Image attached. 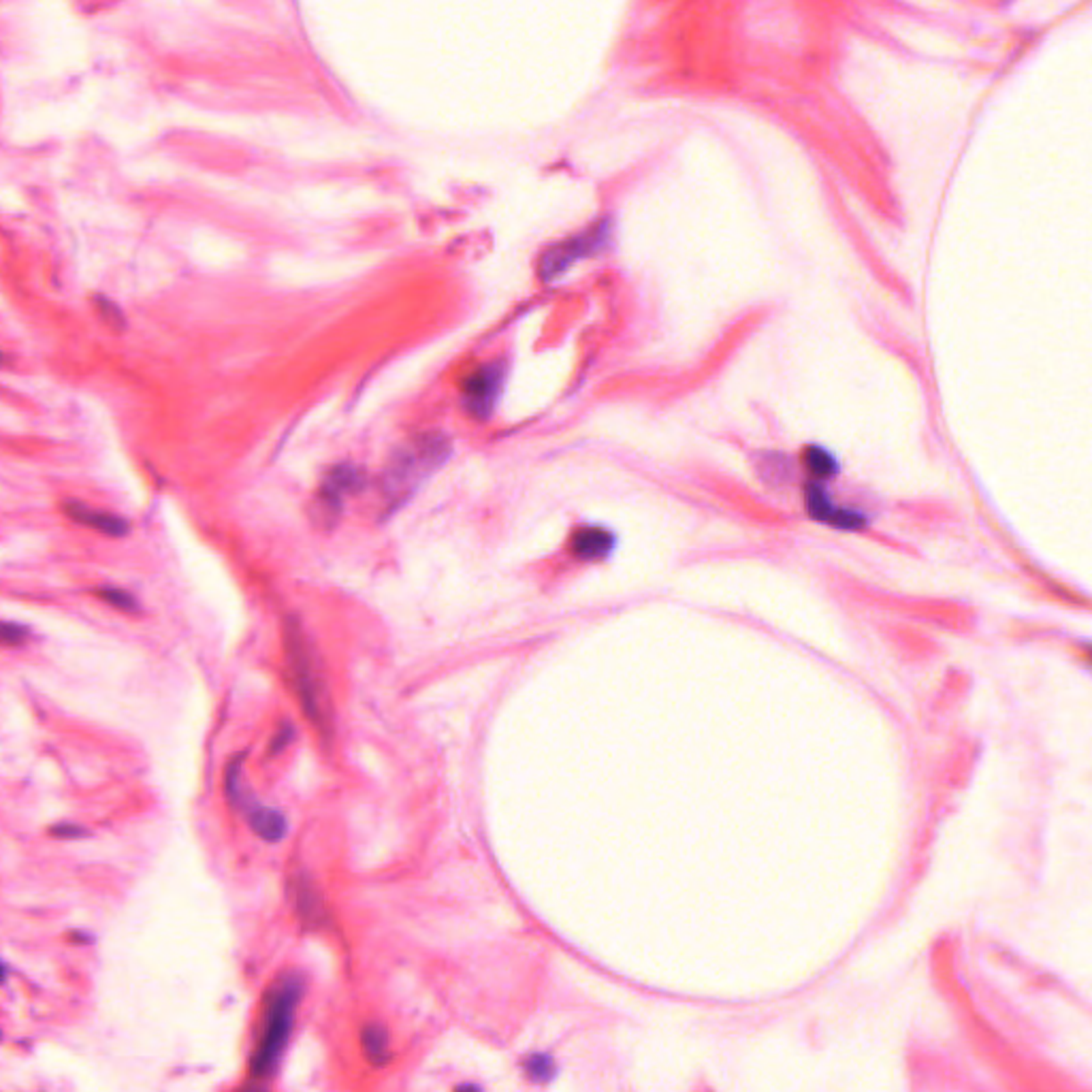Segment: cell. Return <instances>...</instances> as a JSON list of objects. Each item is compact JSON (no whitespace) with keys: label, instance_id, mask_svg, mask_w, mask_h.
<instances>
[{"label":"cell","instance_id":"obj_6","mask_svg":"<svg viewBox=\"0 0 1092 1092\" xmlns=\"http://www.w3.org/2000/svg\"><path fill=\"white\" fill-rule=\"evenodd\" d=\"M288 889H291L293 907L305 926L322 928L329 924V911H327L325 900H322L312 879L303 875V873H297Z\"/></svg>","mask_w":1092,"mask_h":1092},{"label":"cell","instance_id":"obj_10","mask_svg":"<svg viewBox=\"0 0 1092 1092\" xmlns=\"http://www.w3.org/2000/svg\"><path fill=\"white\" fill-rule=\"evenodd\" d=\"M361 487V474L354 467H335L329 474V478L322 483L320 501L329 508H337L342 504L343 495L352 493L354 489Z\"/></svg>","mask_w":1092,"mask_h":1092},{"label":"cell","instance_id":"obj_22","mask_svg":"<svg viewBox=\"0 0 1092 1092\" xmlns=\"http://www.w3.org/2000/svg\"><path fill=\"white\" fill-rule=\"evenodd\" d=\"M0 1037H3V1033H0Z\"/></svg>","mask_w":1092,"mask_h":1092},{"label":"cell","instance_id":"obj_12","mask_svg":"<svg viewBox=\"0 0 1092 1092\" xmlns=\"http://www.w3.org/2000/svg\"><path fill=\"white\" fill-rule=\"evenodd\" d=\"M361 1041H363V1050L365 1054H368V1061L371 1064L382 1067L385 1063H389V1058H391L389 1033H386L385 1026L368 1024L361 1033Z\"/></svg>","mask_w":1092,"mask_h":1092},{"label":"cell","instance_id":"obj_5","mask_svg":"<svg viewBox=\"0 0 1092 1092\" xmlns=\"http://www.w3.org/2000/svg\"><path fill=\"white\" fill-rule=\"evenodd\" d=\"M504 363L483 365L463 382V403L476 418H489L504 389Z\"/></svg>","mask_w":1092,"mask_h":1092},{"label":"cell","instance_id":"obj_13","mask_svg":"<svg viewBox=\"0 0 1092 1092\" xmlns=\"http://www.w3.org/2000/svg\"><path fill=\"white\" fill-rule=\"evenodd\" d=\"M95 593L103 600V602L112 606V608L122 610V613H136V610H139V602H136L135 595L128 593L127 589H122V587L103 585V587H96Z\"/></svg>","mask_w":1092,"mask_h":1092},{"label":"cell","instance_id":"obj_1","mask_svg":"<svg viewBox=\"0 0 1092 1092\" xmlns=\"http://www.w3.org/2000/svg\"><path fill=\"white\" fill-rule=\"evenodd\" d=\"M303 997V980L297 973H284L269 986L263 1005V1022L250 1058V1078L265 1082L277 1071V1064L291 1039L297 1005Z\"/></svg>","mask_w":1092,"mask_h":1092},{"label":"cell","instance_id":"obj_15","mask_svg":"<svg viewBox=\"0 0 1092 1092\" xmlns=\"http://www.w3.org/2000/svg\"><path fill=\"white\" fill-rule=\"evenodd\" d=\"M525 1071L534 1082H549L555 1075V1063L546 1054H534L525 1061Z\"/></svg>","mask_w":1092,"mask_h":1092},{"label":"cell","instance_id":"obj_3","mask_svg":"<svg viewBox=\"0 0 1092 1092\" xmlns=\"http://www.w3.org/2000/svg\"><path fill=\"white\" fill-rule=\"evenodd\" d=\"M451 455V442L442 434H423L403 444L385 469L382 491L386 501L400 506L417 493L420 484Z\"/></svg>","mask_w":1092,"mask_h":1092},{"label":"cell","instance_id":"obj_21","mask_svg":"<svg viewBox=\"0 0 1092 1092\" xmlns=\"http://www.w3.org/2000/svg\"><path fill=\"white\" fill-rule=\"evenodd\" d=\"M0 359H3V354H0Z\"/></svg>","mask_w":1092,"mask_h":1092},{"label":"cell","instance_id":"obj_20","mask_svg":"<svg viewBox=\"0 0 1092 1092\" xmlns=\"http://www.w3.org/2000/svg\"><path fill=\"white\" fill-rule=\"evenodd\" d=\"M4 980H7V966L0 963V981H4Z\"/></svg>","mask_w":1092,"mask_h":1092},{"label":"cell","instance_id":"obj_19","mask_svg":"<svg viewBox=\"0 0 1092 1092\" xmlns=\"http://www.w3.org/2000/svg\"><path fill=\"white\" fill-rule=\"evenodd\" d=\"M293 734H294V730H293V725H291V724H282V728H280V730H277V734H276V739H273V745H271V751H273V753H277V751H282V749H284V747H286V745H288V740H293Z\"/></svg>","mask_w":1092,"mask_h":1092},{"label":"cell","instance_id":"obj_2","mask_svg":"<svg viewBox=\"0 0 1092 1092\" xmlns=\"http://www.w3.org/2000/svg\"><path fill=\"white\" fill-rule=\"evenodd\" d=\"M284 653H286L288 676L297 693L303 715L320 732L322 739L331 736V700L322 676L318 658L312 644L297 624H288L284 632Z\"/></svg>","mask_w":1092,"mask_h":1092},{"label":"cell","instance_id":"obj_16","mask_svg":"<svg viewBox=\"0 0 1092 1092\" xmlns=\"http://www.w3.org/2000/svg\"><path fill=\"white\" fill-rule=\"evenodd\" d=\"M805 461L811 472L819 474V476H830V474L837 472V459L830 455L828 451L809 449L805 455Z\"/></svg>","mask_w":1092,"mask_h":1092},{"label":"cell","instance_id":"obj_4","mask_svg":"<svg viewBox=\"0 0 1092 1092\" xmlns=\"http://www.w3.org/2000/svg\"><path fill=\"white\" fill-rule=\"evenodd\" d=\"M606 239H608V227L598 225L585 233L576 235V237H570L567 242L553 245V248H550L549 252H544L542 259H540V276H542V280L546 282L555 280V277H559L566 269H570L576 261L600 252L606 245Z\"/></svg>","mask_w":1092,"mask_h":1092},{"label":"cell","instance_id":"obj_14","mask_svg":"<svg viewBox=\"0 0 1092 1092\" xmlns=\"http://www.w3.org/2000/svg\"><path fill=\"white\" fill-rule=\"evenodd\" d=\"M95 305L98 310V316H101L103 320L107 322L112 329L122 331L124 327H127V320H124L122 310H120V305H116L109 297H103V294H96L95 297Z\"/></svg>","mask_w":1092,"mask_h":1092},{"label":"cell","instance_id":"obj_11","mask_svg":"<svg viewBox=\"0 0 1092 1092\" xmlns=\"http://www.w3.org/2000/svg\"><path fill=\"white\" fill-rule=\"evenodd\" d=\"M615 549V536L602 527H583L572 538V550L581 559H600Z\"/></svg>","mask_w":1092,"mask_h":1092},{"label":"cell","instance_id":"obj_9","mask_svg":"<svg viewBox=\"0 0 1092 1092\" xmlns=\"http://www.w3.org/2000/svg\"><path fill=\"white\" fill-rule=\"evenodd\" d=\"M244 811L245 815H248L250 828H252L261 839L269 840V843L284 839V834H286V819H284L280 811L269 809V807H259L254 800L250 802Z\"/></svg>","mask_w":1092,"mask_h":1092},{"label":"cell","instance_id":"obj_18","mask_svg":"<svg viewBox=\"0 0 1092 1092\" xmlns=\"http://www.w3.org/2000/svg\"><path fill=\"white\" fill-rule=\"evenodd\" d=\"M52 832H54V837H58V839H81L86 834V830L79 826H73V823H60V826L52 828Z\"/></svg>","mask_w":1092,"mask_h":1092},{"label":"cell","instance_id":"obj_8","mask_svg":"<svg viewBox=\"0 0 1092 1092\" xmlns=\"http://www.w3.org/2000/svg\"><path fill=\"white\" fill-rule=\"evenodd\" d=\"M807 504H809L811 515L819 518L822 523H828V525L840 529H858L860 525H864V517L858 515V512L845 510V508H834L832 501L826 498V493H823V489L819 487V484H809V489H807Z\"/></svg>","mask_w":1092,"mask_h":1092},{"label":"cell","instance_id":"obj_17","mask_svg":"<svg viewBox=\"0 0 1092 1092\" xmlns=\"http://www.w3.org/2000/svg\"><path fill=\"white\" fill-rule=\"evenodd\" d=\"M29 636L30 630L26 625L13 624V621H0V644H4V647H20V644L29 641Z\"/></svg>","mask_w":1092,"mask_h":1092},{"label":"cell","instance_id":"obj_7","mask_svg":"<svg viewBox=\"0 0 1092 1092\" xmlns=\"http://www.w3.org/2000/svg\"><path fill=\"white\" fill-rule=\"evenodd\" d=\"M62 510L78 525L95 529V532L105 534L109 538H124L130 532V523L124 517L107 510H96V508H90L84 501H64Z\"/></svg>","mask_w":1092,"mask_h":1092}]
</instances>
